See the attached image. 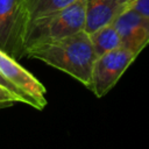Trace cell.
Returning a JSON list of instances; mask_svg holds the SVG:
<instances>
[{
    "label": "cell",
    "mask_w": 149,
    "mask_h": 149,
    "mask_svg": "<svg viewBox=\"0 0 149 149\" xmlns=\"http://www.w3.org/2000/svg\"><path fill=\"white\" fill-rule=\"evenodd\" d=\"M26 56L42 61L90 87L92 71L98 58L90 36L80 30L56 41L42 42L29 47Z\"/></svg>",
    "instance_id": "obj_1"
},
{
    "label": "cell",
    "mask_w": 149,
    "mask_h": 149,
    "mask_svg": "<svg viewBox=\"0 0 149 149\" xmlns=\"http://www.w3.org/2000/svg\"><path fill=\"white\" fill-rule=\"evenodd\" d=\"M85 9L86 0H77L74 3L59 12L29 23L26 51L34 44L56 41L84 30Z\"/></svg>",
    "instance_id": "obj_2"
},
{
    "label": "cell",
    "mask_w": 149,
    "mask_h": 149,
    "mask_svg": "<svg viewBox=\"0 0 149 149\" xmlns=\"http://www.w3.org/2000/svg\"><path fill=\"white\" fill-rule=\"evenodd\" d=\"M27 31L22 0H0V49L14 58L24 56Z\"/></svg>",
    "instance_id": "obj_3"
},
{
    "label": "cell",
    "mask_w": 149,
    "mask_h": 149,
    "mask_svg": "<svg viewBox=\"0 0 149 149\" xmlns=\"http://www.w3.org/2000/svg\"><path fill=\"white\" fill-rule=\"evenodd\" d=\"M0 74L26 99L27 105L36 109L47 106L44 85L28 70H26L16 58L0 49Z\"/></svg>",
    "instance_id": "obj_4"
},
{
    "label": "cell",
    "mask_w": 149,
    "mask_h": 149,
    "mask_svg": "<svg viewBox=\"0 0 149 149\" xmlns=\"http://www.w3.org/2000/svg\"><path fill=\"white\" fill-rule=\"evenodd\" d=\"M136 57V55L122 47L98 56L93 66L91 85L88 88L95 97H104L118 83Z\"/></svg>",
    "instance_id": "obj_5"
},
{
    "label": "cell",
    "mask_w": 149,
    "mask_h": 149,
    "mask_svg": "<svg viewBox=\"0 0 149 149\" xmlns=\"http://www.w3.org/2000/svg\"><path fill=\"white\" fill-rule=\"evenodd\" d=\"M113 26L120 36L121 47L136 56L149 43V17L130 7L113 22Z\"/></svg>",
    "instance_id": "obj_6"
},
{
    "label": "cell",
    "mask_w": 149,
    "mask_h": 149,
    "mask_svg": "<svg viewBox=\"0 0 149 149\" xmlns=\"http://www.w3.org/2000/svg\"><path fill=\"white\" fill-rule=\"evenodd\" d=\"M129 6V0H86L84 31L90 35L112 24Z\"/></svg>",
    "instance_id": "obj_7"
},
{
    "label": "cell",
    "mask_w": 149,
    "mask_h": 149,
    "mask_svg": "<svg viewBox=\"0 0 149 149\" xmlns=\"http://www.w3.org/2000/svg\"><path fill=\"white\" fill-rule=\"evenodd\" d=\"M76 1L77 0H22V6L29 26L33 21L59 12Z\"/></svg>",
    "instance_id": "obj_8"
},
{
    "label": "cell",
    "mask_w": 149,
    "mask_h": 149,
    "mask_svg": "<svg viewBox=\"0 0 149 149\" xmlns=\"http://www.w3.org/2000/svg\"><path fill=\"white\" fill-rule=\"evenodd\" d=\"M88 36L93 44L97 56H101L108 51L115 50L121 47L120 36H119L115 27L113 26V23L95 30L94 33L90 34Z\"/></svg>",
    "instance_id": "obj_9"
},
{
    "label": "cell",
    "mask_w": 149,
    "mask_h": 149,
    "mask_svg": "<svg viewBox=\"0 0 149 149\" xmlns=\"http://www.w3.org/2000/svg\"><path fill=\"white\" fill-rule=\"evenodd\" d=\"M0 86H1L2 88H5L8 93H10V94L17 100V102H21V104H26V105H27V101H26V99L22 97V94H21L19 91H16L1 74H0Z\"/></svg>",
    "instance_id": "obj_10"
},
{
    "label": "cell",
    "mask_w": 149,
    "mask_h": 149,
    "mask_svg": "<svg viewBox=\"0 0 149 149\" xmlns=\"http://www.w3.org/2000/svg\"><path fill=\"white\" fill-rule=\"evenodd\" d=\"M129 7L143 16L149 17V0H135L130 3Z\"/></svg>",
    "instance_id": "obj_11"
},
{
    "label": "cell",
    "mask_w": 149,
    "mask_h": 149,
    "mask_svg": "<svg viewBox=\"0 0 149 149\" xmlns=\"http://www.w3.org/2000/svg\"><path fill=\"white\" fill-rule=\"evenodd\" d=\"M15 102H17V100L10 93H8L5 88H2L0 86V108L9 107V106L14 105Z\"/></svg>",
    "instance_id": "obj_12"
},
{
    "label": "cell",
    "mask_w": 149,
    "mask_h": 149,
    "mask_svg": "<svg viewBox=\"0 0 149 149\" xmlns=\"http://www.w3.org/2000/svg\"><path fill=\"white\" fill-rule=\"evenodd\" d=\"M133 1H135V0H129V2H130V3H132V2H133Z\"/></svg>",
    "instance_id": "obj_13"
}]
</instances>
